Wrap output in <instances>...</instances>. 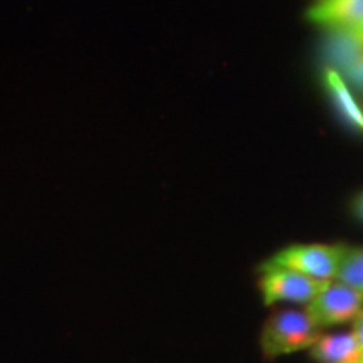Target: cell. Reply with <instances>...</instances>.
Here are the masks:
<instances>
[{"label": "cell", "instance_id": "6da1fadb", "mask_svg": "<svg viewBox=\"0 0 363 363\" xmlns=\"http://www.w3.org/2000/svg\"><path fill=\"white\" fill-rule=\"evenodd\" d=\"M320 337V326L306 310H284L274 313L266 321L261 348L266 358H278L311 348Z\"/></svg>", "mask_w": 363, "mask_h": 363}, {"label": "cell", "instance_id": "7a4b0ae2", "mask_svg": "<svg viewBox=\"0 0 363 363\" xmlns=\"http://www.w3.org/2000/svg\"><path fill=\"white\" fill-rule=\"evenodd\" d=\"M259 271V291L266 306L286 301L310 303L330 283V281L310 278L301 272L269 264V262H264Z\"/></svg>", "mask_w": 363, "mask_h": 363}, {"label": "cell", "instance_id": "3957f363", "mask_svg": "<svg viewBox=\"0 0 363 363\" xmlns=\"http://www.w3.org/2000/svg\"><path fill=\"white\" fill-rule=\"evenodd\" d=\"M345 251L347 246L340 244H293L281 249L266 262L301 272L310 278L331 281L337 274Z\"/></svg>", "mask_w": 363, "mask_h": 363}, {"label": "cell", "instance_id": "277c9868", "mask_svg": "<svg viewBox=\"0 0 363 363\" xmlns=\"http://www.w3.org/2000/svg\"><path fill=\"white\" fill-rule=\"evenodd\" d=\"M363 310V294L342 283L330 281L326 288L313 301L308 303L306 311L316 325L333 326L353 321Z\"/></svg>", "mask_w": 363, "mask_h": 363}, {"label": "cell", "instance_id": "5b68a950", "mask_svg": "<svg viewBox=\"0 0 363 363\" xmlns=\"http://www.w3.org/2000/svg\"><path fill=\"white\" fill-rule=\"evenodd\" d=\"M308 21L363 39V0H320L308 9Z\"/></svg>", "mask_w": 363, "mask_h": 363}, {"label": "cell", "instance_id": "8992f818", "mask_svg": "<svg viewBox=\"0 0 363 363\" xmlns=\"http://www.w3.org/2000/svg\"><path fill=\"white\" fill-rule=\"evenodd\" d=\"M311 357L320 363H357L362 353L353 333L320 337L311 347Z\"/></svg>", "mask_w": 363, "mask_h": 363}, {"label": "cell", "instance_id": "52a82bcc", "mask_svg": "<svg viewBox=\"0 0 363 363\" xmlns=\"http://www.w3.org/2000/svg\"><path fill=\"white\" fill-rule=\"evenodd\" d=\"M335 279L363 294V247H347Z\"/></svg>", "mask_w": 363, "mask_h": 363}, {"label": "cell", "instance_id": "ba28073f", "mask_svg": "<svg viewBox=\"0 0 363 363\" xmlns=\"http://www.w3.org/2000/svg\"><path fill=\"white\" fill-rule=\"evenodd\" d=\"M353 335H355L358 348H360V353H362L360 360H363V310L358 313L355 320H353Z\"/></svg>", "mask_w": 363, "mask_h": 363}, {"label": "cell", "instance_id": "9c48e42d", "mask_svg": "<svg viewBox=\"0 0 363 363\" xmlns=\"http://www.w3.org/2000/svg\"><path fill=\"white\" fill-rule=\"evenodd\" d=\"M352 211H353V216H355L358 220L363 222V192L358 195L355 201H353Z\"/></svg>", "mask_w": 363, "mask_h": 363}, {"label": "cell", "instance_id": "30bf717a", "mask_svg": "<svg viewBox=\"0 0 363 363\" xmlns=\"http://www.w3.org/2000/svg\"><path fill=\"white\" fill-rule=\"evenodd\" d=\"M357 363H360V362H357Z\"/></svg>", "mask_w": 363, "mask_h": 363}]
</instances>
